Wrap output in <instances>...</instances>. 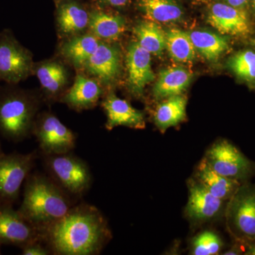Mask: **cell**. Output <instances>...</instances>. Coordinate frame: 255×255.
I'll return each instance as SVG.
<instances>
[{"mask_svg": "<svg viewBox=\"0 0 255 255\" xmlns=\"http://www.w3.org/2000/svg\"><path fill=\"white\" fill-rule=\"evenodd\" d=\"M112 238L105 216L96 206L87 204L73 206L40 233L42 243L57 255H99Z\"/></svg>", "mask_w": 255, "mask_h": 255, "instance_id": "1", "label": "cell"}, {"mask_svg": "<svg viewBox=\"0 0 255 255\" xmlns=\"http://www.w3.org/2000/svg\"><path fill=\"white\" fill-rule=\"evenodd\" d=\"M24 184L18 211L39 233L61 219L74 206L72 197L48 176L31 173Z\"/></svg>", "mask_w": 255, "mask_h": 255, "instance_id": "2", "label": "cell"}, {"mask_svg": "<svg viewBox=\"0 0 255 255\" xmlns=\"http://www.w3.org/2000/svg\"><path fill=\"white\" fill-rule=\"evenodd\" d=\"M39 107L31 92L15 85L0 88V132L10 141L20 142L32 133Z\"/></svg>", "mask_w": 255, "mask_h": 255, "instance_id": "3", "label": "cell"}, {"mask_svg": "<svg viewBox=\"0 0 255 255\" xmlns=\"http://www.w3.org/2000/svg\"><path fill=\"white\" fill-rule=\"evenodd\" d=\"M43 156L48 177L70 197H81L90 189L92 174L83 159L72 152Z\"/></svg>", "mask_w": 255, "mask_h": 255, "instance_id": "4", "label": "cell"}, {"mask_svg": "<svg viewBox=\"0 0 255 255\" xmlns=\"http://www.w3.org/2000/svg\"><path fill=\"white\" fill-rule=\"evenodd\" d=\"M224 219L236 242L245 245L255 239V184L243 183L228 200Z\"/></svg>", "mask_w": 255, "mask_h": 255, "instance_id": "5", "label": "cell"}, {"mask_svg": "<svg viewBox=\"0 0 255 255\" xmlns=\"http://www.w3.org/2000/svg\"><path fill=\"white\" fill-rule=\"evenodd\" d=\"M203 158L218 173L241 183L248 182L255 174V162L226 139L211 144Z\"/></svg>", "mask_w": 255, "mask_h": 255, "instance_id": "6", "label": "cell"}, {"mask_svg": "<svg viewBox=\"0 0 255 255\" xmlns=\"http://www.w3.org/2000/svg\"><path fill=\"white\" fill-rule=\"evenodd\" d=\"M36 157V151L0 157V206H13L18 200L21 186L31 174Z\"/></svg>", "mask_w": 255, "mask_h": 255, "instance_id": "7", "label": "cell"}, {"mask_svg": "<svg viewBox=\"0 0 255 255\" xmlns=\"http://www.w3.org/2000/svg\"><path fill=\"white\" fill-rule=\"evenodd\" d=\"M33 55L15 38L12 32H0V80L17 85L33 73Z\"/></svg>", "mask_w": 255, "mask_h": 255, "instance_id": "8", "label": "cell"}, {"mask_svg": "<svg viewBox=\"0 0 255 255\" xmlns=\"http://www.w3.org/2000/svg\"><path fill=\"white\" fill-rule=\"evenodd\" d=\"M32 133L44 155L68 153L76 145L75 134L49 112L37 116Z\"/></svg>", "mask_w": 255, "mask_h": 255, "instance_id": "9", "label": "cell"}, {"mask_svg": "<svg viewBox=\"0 0 255 255\" xmlns=\"http://www.w3.org/2000/svg\"><path fill=\"white\" fill-rule=\"evenodd\" d=\"M189 196L184 214L191 226L199 227L224 219L228 201L212 195L194 178L188 180Z\"/></svg>", "mask_w": 255, "mask_h": 255, "instance_id": "10", "label": "cell"}, {"mask_svg": "<svg viewBox=\"0 0 255 255\" xmlns=\"http://www.w3.org/2000/svg\"><path fill=\"white\" fill-rule=\"evenodd\" d=\"M35 241H41L38 230L12 206H0V244L22 248Z\"/></svg>", "mask_w": 255, "mask_h": 255, "instance_id": "11", "label": "cell"}, {"mask_svg": "<svg viewBox=\"0 0 255 255\" xmlns=\"http://www.w3.org/2000/svg\"><path fill=\"white\" fill-rule=\"evenodd\" d=\"M128 87L132 95L141 97L155 75L151 67L150 53L136 42L129 45L127 53Z\"/></svg>", "mask_w": 255, "mask_h": 255, "instance_id": "12", "label": "cell"}, {"mask_svg": "<svg viewBox=\"0 0 255 255\" xmlns=\"http://www.w3.org/2000/svg\"><path fill=\"white\" fill-rule=\"evenodd\" d=\"M83 68L103 85H112L119 78L122 70L120 51L117 47L100 43Z\"/></svg>", "mask_w": 255, "mask_h": 255, "instance_id": "13", "label": "cell"}, {"mask_svg": "<svg viewBox=\"0 0 255 255\" xmlns=\"http://www.w3.org/2000/svg\"><path fill=\"white\" fill-rule=\"evenodd\" d=\"M208 22L223 34L245 36L251 31V22L246 11L242 8L223 3L212 5Z\"/></svg>", "mask_w": 255, "mask_h": 255, "instance_id": "14", "label": "cell"}, {"mask_svg": "<svg viewBox=\"0 0 255 255\" xmlns=\"http://www.w3.org/2000/svg\"><path fill=\"white\" fill-rule=\"evenodd\" d=\"M102 107L107 114L106 128L109 130L117 127L135 129L145 127L143 113L132 107L127 101L119 98L113 93L106 97L102 102Z\"/></svg>", "mask_w": 255, "mask_h": 255, "instance_id": "15", "label": "cell"}, {"mask_svg": "<svg viewBox=\"0 0 255 255\" xmlns=\"http://www.w3.org/2000/svg\"><path fill=\"white\" fill-rule=\"evenodd\" d=\"M103 91L100 83L78 74L73 86L64 94L60 101L74 110H90L97 105Z\"/></svg>", "mask_w": 255, "mask_h": 255, "instance_id": "16", "label": "cell"}, {"mask_svg": "<svg viewBox=\"0 0 255 255\" xmlns=\"http://www.w3.org/2000/svg\"><path fill=\"white\" fill-rule=\"evenodd\" d=\"M193 178L212 195L228 201L243 183L221 175L206 163L203 158L194 169Z\"/></svg>", "mask_w": 255, "mask_h": 255, "instance_id": "17", "label": "cell"}, {"mask_svg": "<svg viewBox=\"0 0 255 255\" xmlns=\"http://www.w3.org/2000/svg\"><path fill=\"white\" fill-rule=\"evenodd\" d=\"M42 87L50 98L61 95L69 81V74L65 65L57 60H46L33 65Z\"/></svg>", "mask_w": 255, "mask_h": 255, "instance_id": "18", "label": "cell"}, {"mask_svg": "<svg viewBox=\"0 0 255 255\" xmlns=\"http://www.w3.org/2000/svg\"><path fill=\"white\" fill-rule=\"evenodd\" d=\"M192 74L182 67H172L160 72L154 85L153 96L157 100L182 95L190 85Z\"/></svg>", "mask_w": 255, "mask_h": 255, "instance_id": "19", "label": "cell"}, {"mask_svg": "<svg viewBox=\"0 0 255 255\" xmlns=\"http://www.w3.org/2000/svg\"><path fill=\"white\" fill-rule=\"evenodd\" d=\"M187 99L182 95L166 98L156 107L154 122L162 132L176 127L187 117Z\"/></svg>", "mask_w": 255, "mask_h": 255, "instance_id": "20", "label": "cell"}, {"mask_svg": "<svg viewBox=\"0 0 255 255\" xmlns=\"http://www.w3.org/2000/svg\"><path fill=\"white\" fill-rule=\"evenodd\" d=\"M101 42L92 33L75 36L65 42L61 48L63 56L76 68H83L87 60L100 46Z\"/></svg>", "mask_w": 255, "mask_h": 255, "instance_id": "21", "label": "cell"}, {"mask_svg": "<svg viewBox=\"0 0 255 255\" xmlns=\"http://www.w3.org/2000/svg\"><path fill=\"white\" fill-rule=\"evenodd\" d=\"M90 14L75 2L68 1L60 5L57 14V22L63 34L76 36L89 26Z\"/></svg>", "mask_w": 255, "mask_h": 255, "instance_id": "22", "label": "cell"}, {"mask_svg": "<svg viewBox=\"0 0 255 255\" xmlns=\"http://www.w3.org/2000/svg\"><path fill=\"white\" fill-rule=\"evenodd\" d=\"M88 27L99 39L115 40L125 30L126 21L122 16L95 10L90 13Z\"/></svg>", "mask_w": 255, "mask_h": 255, "instance_id": "23", "label": "cell"}, {"mask_svg": "<svg viewBox=\"0 0 255 255\" xmlns=\"http://www.w3.org/2000/svg\"><path fill=\"white\" fill-rule=\"evenodd\" d=\"M137 6L146 17L155 22H174L183 16L182 9L175 0H138Z\"/></svg>", "mask_w": 255, "mask_h": 255, "instance_id": "24", "label": "cell"}, {"mask_svg": "<svg viewBox=\"0 0 255 255\" xmlns=\"http://www.w3.org/2000/svg\"><path fill=\"white\" fill-rule=\"evenodd\" d=\"M165 32L155 21H145L134 28L137 43L150 54L161 55L165 48Z\"/></svg>", "mask_w": 255, "mask_h": 255, "instance_id": "25", "label": "cell"}, {"mask_svg": "<svg viewBox=\"0 0 255 255\" xmlns=\"http://www.w3.org/2000/svg\"><path fill=\"white\" fill-rule=\"evenodd\" d=\"M196 51L206 60L216 61L229 48L223 37L206 31H194L188 33Z\"/></svg>", "mask_w": 255, "mask_h": 255, "instance_id": "26", "label": "cell"}, {"mask_svg": "<svg viewBox=\"0 0 255 255\" xmlns=\"http://www.w3.org/2000/svg\"><path fill=\"white\" fill-rule=\"evenodd\" d=\"M165 48L175 61L187 63L196 57L195 47L189 34L176 28L166 32Z\"/></svg>", "mask_w": 255, "mask_h": 255, "instance_id": "27", "label": "cell"}, {"mask_svg": "<svg viewBox=\"0 0 255 255\" xmlns=\"http://www.w3.org/2000/svg\"><path fill=\"white\" fill-rule=\"evenodd\" d=\"M224 241L219 233L213 230H204L189 241V255H216L222 254Z\"/></svg>", "mask_w": 255, "mask_h": 255, "instance_id": "28", "label": "cell"}, {"mask_svg": "<svg viewBox=\"0 0 255 255\" xmlns=\"http://www.w3.org/2000/svg\"><path fill=\"white\" fill-rule=\"evenodd\" d=\"M230 68L240 78L247 81L255 80V53L246 50L233 55L228 62Z\"/></svg>", "mask_w": 255, "mask_h": 255, "instance_id": "29", "label": "cell"}, {"mask_svg": "<svg viewBox=\"0 0 255 255\" xmlns=\"http://www.w3.org/2000/svg\"><path fill=\"white\" fill-rule=\"evenodd\" d=\"M23 255H48L49 249L41 241H35L21 248Z\"/></svg>", "mask_w": 255, "mask_h": 255, "instance_id": "30", "label": "cell"}, {"mask_svg": "<svg viewBox=\"0 0 255 255\" xmlns=\"http://www.w3.org/2000/svg\"><path fill=\"white\" fill-rule=\"evenodd\" d=\"M100 1L112 6L120 7V6H124L127 5L128 0H100Z\"/></svg>", "mask_w": 255, "mask_h": 255, "instance_id": "31", "label": "cell"}, {"mask_svg": "<svg viewBox=\"0 0 255 255\" xmlns=\"http://www.w3.org/2000/svg\"><path fill=\"white\" fill-rule=\"evenodd\" d=\"M228 4L231 6H235V7L243 8L248 4L249 0H225Z\"/></svg>", "mask_w": 255, "mask_h": 255, "instance_id": "32", "label": "cell"}, {"mask_svg": "<svg viewBox=\"0 0 255 255\" xmlns=\"http://www.w3.org/2000/svg\"><path fill=\"white\" fill-rule=\"evenodd\" d=\"M244 255H255V239L246 244Z\"/></svg>", "mask_w": 255, "mask_h": 255, "instance_id": "33", "label": "cell"}, {"mask_svg": "<svg viewBox=\"0 0 255 255\" xmlns=\"http://www.w3.org/2000/svg\"><path fill=\"white\" fill-rule=\"evenodd\" d=\"M4 152H2V150H1V143H0V157H1V155H4Z\"/></svg>", "mask_w": 255, "mask_h": 255, "instance_id": "34", "label": "cell"}, {"mask_svg": "<svg viewBox=\"0 0 255 255\" xmlns=\"http://www.w3.org/2000/svg\"><path fill=\"white\" fill-rule=\"evenodd\" d=\"M253 6H254V9L255 10V0H253Z\"/></svg>", "mask_w": 255, "mask_h": 255, "instance_id": "35", "label": "cell"}, {"mask_svg": "<svg viewBox=\"0 0 255 255\" xmlns=\"http://www.w3.org/2000/svg\"><path fill=\"white\" fill-rule=\"evenodd\" d=\"M1 244H0V255H1Z\"/></svg>", "mask_w": 255, "mask_h": 255, "instance_id": "36", "label": "cell"}, {"mask_svg": "<svg viewBox=\"0 0 255 255\" xmlns=\"http://www.w3.org/2000/svg\"></svg>", "mask_w": 255, "mask_h": 255, "instance_id": "37", "label": "cell"}]
</instances>
